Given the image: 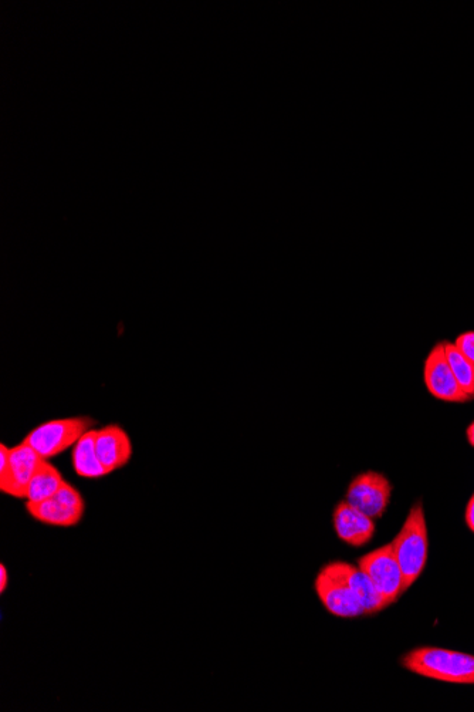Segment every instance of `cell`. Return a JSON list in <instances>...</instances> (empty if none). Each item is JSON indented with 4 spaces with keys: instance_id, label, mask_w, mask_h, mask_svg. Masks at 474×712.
<instances>
[{
    "instance_id": "obj_15",
    "label": "cell",
    "mask_w": 474,
    "mask_h": 712,
    "mask_svg": "<svg viewBox=\"0 0 474 712\" xmlns=\"http://www.w3.org/2000/svg\"><path fill=\"white\" fill-rule=\"evenodd\" d=\"M445 350L450 369L455 374L456 380L459 381L460 387L466 394L474 398V364L467 360L452 342L445 340Z\"/></svg>"
},
{
    "instance_id": "obj_13",
    "label": "cell",
    "mask_w": 474,
    "mask_h": 712,
    "mask_svg": "<svg viewBox=\"0 0 474 712\" xmlns=\"http://www.w3.org/2000/svg\"><path fill=\"white\" fill-rule=\"evenodd\" d=\"M71 464H73L74 472L81 478L98 479L108 475L107 469L98 458L94 428L87 431L74 445Z\"/></svg>"
},
{
    "instance_id": "obj_18",
    "label": "cell",
    "mask_w": 474,
    "mask_h": 712,
    "mask_svg": "<svg viewBox=\"0 0 474 712\" xmlns=\"http://www.w3.org/2000/svg\"><path fill=\"white\" fill-rule=\"evenodd\" d=\"M9 586V572L6 566L0 565V593H5Z\"/></svg>"
},
{
    "instance_id": "obj_3",
    "label": "cell",
    "mask_w": 474,
    "mask_h": 712,
    "mask_svg": "<svg viewBox=\"0 0 474 712\" xmlns=\"http://www.w3.org/2000/svg\"><path fill=\"white\" fill-rule=\"evenodd\" d=\"M94 424L96 421L86 415L46 421L33 428L23 442L30 445L43 460H52L73 448Z\"/></svg>"
},
{
    "instance_id": "obj_16",
    "label": "cell",
    "mask_w": 474,
    "mask_h": 712,
    "mask_svg": "<svg viewBox=\"0 0 474 712\" xmlns=\"http://www.w3.org/2000/svg\"><path fill=\"white\" fill-rule=\"evenodd\" d=\"M463 356L474 364V330L460 333L453 342Z\"/></svg>"
},
{
    "instance_id": "obj_19",
    "label": "cell",
    "mask_w": 474,
    "mask_h": 712,
    "mask_svg": "<svg viewBox=\"0 0 474 712\" xmlns=\"http://www.w3.org/2000/svg\"><path fill=\"white\" fill-rule=\"evenodd\" d=\"M466 435L467 441H469V444L474 448V421L467 427Z\"/></svg>"
},
{
    "instance_id": "obj_17",
    "label": "cell",
    "mask_w": 474,
    "mask_h": 712,
    "mask_svg": "<svg viewBox=\"0 0 474 712\" xmlns=\"http://www.w3.org/2000/svg\"><path fill=\"white\" fill-rule=\"evenodd\" d=\"M465 519L467 528L474 533V494L472 498L469 499V502H467Z\"/></svg>"
},
{
    "instance_id": "obj_2",
    "label": "cell",
    "mask_w": 474,
    "mask_h": 712,
    "mask_svg": "<svg viewBox=\"0 0 474 712\" xmlns=\"http://www.w3.org/2000/svg\"><path fill=\"white\" fill-rule=\"evenodd\" d=\"M392 546L404 577V592H406L421 577L428 562V525H426L425 509L421 502L412 506Z\"/></svg>"
},
{
    "instance_id": "obj_12",
    "label": "cell",
    "mask_w": 474,
    "mask_h": 712,
    "mask_svg": "<svg viewBox=\"0 0 474 712\" xmlns=\"http://www.w3.org/2000/svg\"><path fill=\"white\" fill-rule=\"evenodd\" d=\"M324 569L340 577L345 585L350 587L351 592L354 593V596L360 600L362 607H364L365 614L378 613L387 607L384 599L379 595L377 587L374 586V583L371 582L367 573L360 566L355 568L350 563L333 562L325 565Z\"/></svg>"
},
{
    "instance_id": "obj_11",
    "label": "cell",
    "mask_w": 474,
    "mask_h": 712,
    "mask_svg": "<svg viewBox=\"0 0 474 712\" xmlns=\"http://www.w3.org/2000/svg\"><path fill=\"white\" fill-rule=\"evenodd\" d=\"M333 523L338 538L355 548L367 545L375 533L374 519L347 501L335 506Z\"/></svg>"
},
{
    "instance_id": "obj_8",
    "label": "cell",
    "mask_w": 474,
    "mask_h": 712,
    "mask_svg": "<svg viewBox=\"0 0 474 712\" xmlns=\"http://www.w3.org/2000/svg\"><path fill=\"white\" fill-rule=\"evenodd\" d=\"M391 494V482L384 474L367 471L352 479L345 501L372 519H377L387 511Z\"/></svg>"
},
{
    "instance_id": "obj_1",
    "label": "cell",
    "mask_w": 474,
    "mask_h": 712,
    "mask_svg": "<svg viewBox=\"0 0 474 712\" xmlns=\"http://www.w3.org/2000/svg\"><path fill=\"white\" fill-rule=\"evenodd\" d=\"M402 666L418 676L453 684H474V656L462 651L421 647L402 658Z\"/></svg>"
},
{
    "instance_id": "obj_4",
    "label": "cell",
    "mask_w": 474,
    "mask_h": 712,
    "mask_svg": "<svg viewBox=\"0 0 474 712\" xmlns=\"http://www.w3.org/2000/svg\"><path fill=\"white\" fill-rule=\"evenodd\" d=\"M43 458L26 442L8 448L0 444V492L26 499L27 487Z\"/></svg>"
},
{
    "instance_id": "obj_14",
    "label": "cell",
    "mask_w": 474,
    "mask_h": 712,
    "mask_svg": "<svg viewBox=\"0 0 474 712\" xmlns=\"http://www.w3.org/2000/svg\"><path fill=\"white\" fill-rule=\"evenodd\" d=\"M62 472L52 462L43 460L37 468L35 477L27 487V502H40L52 498L64 484Z\"/></svg>"
},
{
    "instance_id": "obj_7",
    "label": "cell",
    "mask_w": 474,
    "mask_h": 712,
    "mask_svg": "<svg viewBox=\"0 0 474 712\" xmlns=\"http://www.w3.org/2000/svg\"><path fill=\"white\" fill-rule=\"evenodd\" d=\"M423 381L431 396L445 403H470L473 397L466 394L450 369L446 357L445 340L432 347L423 364Z\"/></svg>"
},
{
    "instance_id": "obj_5",
    "label": "cell",
    "mask_w": 474,
    "mask_h": 712,
    "mask_svg": "<svg viewBox=\"0 0 474 712\" xmlns=\"http://www.w3.org/2000/svg\"><path fill=\"white\" fill-rule=\"evenodd\" d=\"M27 514L35 521L53 528H73L79 525L86 512V502L79 489L69 482H64L62 488L52 498L40 502H27Z\"/></svg>"
},
{
    "instance_id": "obj_9",
    "label": "cell",
    "mask_w": 474,
    "mask_h": 712,
    "mask_svg": "<svg viewBox=\"0 0 474 712\" xmlns=\"http://www.w3.org/2000/svg\"><path fill=\"white\" fill-rule=\"evenodd\" d=\"M318 599L327 612L341 619H354L364 616L365 610L360 600L354 596L350 587L345 585L340 577L333 575L324 568L320 570L314 582Z\"/></svg>"
},
{
    "instance_id": "obj_10",
    "label": "cell",
    "mask_w": 474,
    "mask_h": 712,
    "mask_svg": "<svg viewBox=\"0 0 474 712\" xmlns=\"http://www.w3.org/2000/svg\"><path fill=\"white\" fill-rule=\"evenodd\" d=\"M96 448L98 458L108 474L124 468L134 454L130 435L118 424H108L96 430Z\"/></svg>"
},
{
    "instance_id": "obj_6",
    "label": "cell",
    "mask_w": 474,
    "mask_h": 712,
    "mask_svg": "<svg viewBox=\"0 0 474 712\" xmlns=\"http://www.w3.org/2000/svg\"><path fill=\"white\" fill-rule=\"evenodd\" d=\"M358 566L367 573L371 582L377 587L387 607L395 603L399 596L404 595V577L392 543L362 556L358 559Z\"/></svg>"
}]
</instances>
